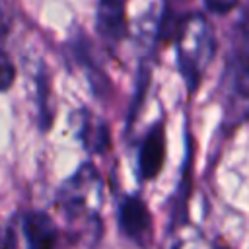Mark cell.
<instances>
[{
  "label": "cell",
  "mask_w": 249,
  "mask_h": 249,
  "mask_svg": "<svg viewBox=\"0 0 249 249\" xmlns=\"http://www.w3.org/2000/svg\"><path fill=\"white\" fill-rule=\"evenodd\" d=\"M239 0H204L206 8L212 12V14H218V16H224L228 12H231L235 6H237Z\"/></svg>",
  "instance_id": "cell-10"
},
{
  "label": "cell",
  "mask_w": 249,
  "mask_h": 249,
  "mask_svg": "<svg viewBox=\"0 0 249 249\" xmlns=\"http://www.w3.org/2000/svg\"><path fill=\"white\" fill-rule=\"evenodd\" d=\"M101 179L93 165H82L60 189L58 193V206L68 218H76L88 212L89 202L99 200Z\"/></svg>",
  "instance_id": "cell-3"
},
{
  "label": "cell",
  "mask_w": 249,
  "mask_h": 249,
  "mask_svg": "<svg viewBox=\"0 0 249 249\" xmlns=\"http://www.w3.org/2000/svg\"><path fill=\"white\" fill-rule=\"evenodd\" d=\"M0 249H18V237L12 228H0Z\"/></svg>",
  "instance_id": "cell-11"
},
{
  "label": "cell",
  "mask_w": 249,
  "mask_h": 249,
  "mask_svg": "<svg viewBox=\"0 0 249 249\" xmlns=\"http://www.w3.org/2000/svg\"><path fill=\"white\" fill-rule=\"evenodd\" d=\"M224 123L237 126L249 119V49L237 47L224 68Z\"/></svg>",
  "instance_id": "cell-2"
},
{
  "label": "cell",
  "mask_w": 249,
  "mask_h": 249,
  "mask_svg": "<svg viewBox=\"0 0 249 249\" xmlns=\"http://www.w3.org/2000/svg\"><path fill=\"white\" fill-rule=\"evenodd\" d=\"M119 226L126 237L144 245L152 237V214L140 196H126L119 206Z\"/></svg>",
  "instance_id": "cell-4"
},
{
  "label": "cell",
  "mask_w": 249,
  "mask_h": 249,
  "mask_svg": "<svg viewBox=\"0 0 249 249\" xmlns=\"http://www.w3.org/2000/svg\"><path fill=\"white\" fill-rule=\"evenodd\" d=\"M97 33L109 45H117L126 33L124 0H97Z\"/></svg>",
  "instance_id": "cell-5"
},
{
  "label": "cell",
  "mask_w": 249,
  "mask_h": 249,
  "mask_svg": "<svg viewBox=\"0 0 249 249\" xmlns=\"http://www.w3.org/2000/svg\"><path fill=\"white\" fill-rule=\"evenodd\" d=\"M214 249H230V247H228L226 243H216V245H214Z\"/></svg>",
  "instance_id": "cell-12"
},
{
  "label": "cell",
  "mask_w": 249,
  "mask_h": 249,
  "mask_svg": "<svg viewBox=\"0 0 249 249\" xmlns=\"http://www.w3.org/2000/svg\"><path fill=\"white\" fill-rule=\"evenodd\" d=\"M23 235L29 249H54L58 243V230L53 218L41 210H31L23 216Z\"/></svg>",
  "instance_id": "cell-7"
},
{
  "label": "cell",
  "mask_w": 249,
  "mask_h": 249,
  "mask_svg": "<svg viewBox=\"0 0 249 249\" xmlns=\"http://www.w3.org/2000/svg\"><path fill=\"white\" fill-rule=\"evenodd\" d=\"M14 80H16V64L12 62L10 54L0 47V91L12 88Z\"/></svg>",
  "instance_id": "cell-9"
},
{
  "label": "cell",
  "mask_w": 249,
  "mask_h": 249,
  "mask_svg": "<svg viewBox=\"0 0 249 249\" xmlns=\"http://www.w3.org/2000/svg\"><path fill=\"white\" fill-rule=\"evenodd\" d=\"M175 43H177L179 72L185 78L189 91H195L198 88L208 64L214 58L216 41H214L212 25L206 21L204 16L189 14L181 21V25L175 33Z\"/></svg>",
  "instance_id": "cell-1"
},
{
  "label": "cell",
  "mask_w": 249,
  "mask_h": 249,
  "mask_svg": "<svg viewBox=\"0 0 249 249\" xmlns=\"http://www.w3.org/2000/svg\"><path fill=\"white\" fill-rule=\"evenodd\" d=\"M78 136L82 144L95 154H103L111 140H109V128L103 119L93 115L91 111H80L78 115Z\"/></svg>",
  "instance_id": "cell-8"
},
{
  "label": "cell",
  "mask_w": 249,
  "mask_h": 249,
  "mask_svg": "<svg viewBox=\"0 0 249 249\" xmlns=\"http://www.w3.org/2000/svg\"><path fill=\"white\" fill-rule=\"evenodd\" d=\"M163 161H165V126L163 123H156L146 134L140 148V156H138L140 175L144 179H156L163 167Z\"/></svg>",
  "instance_id": "cell-6"
}]
</instances>
